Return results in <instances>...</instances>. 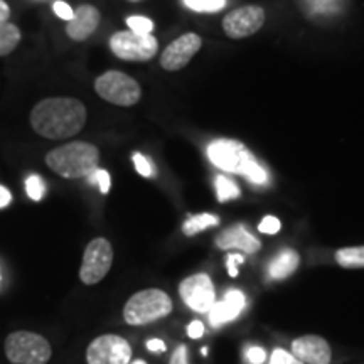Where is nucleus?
<instances>
[{
  "label": "nucleus",
  "mask_w": 364,
  "mask_h": 364,
  "mask_svg": "<svg viewBox=\"0 0 364 364\" xmlns=\"http://www.w3.org/2000/svg\"><path fill=\"white\" fill-rule=\"evenodd\" d=\"M130 364H147V363L142 361V359H136V361H130Z\"/></svg>",
  "instance_id": "obj_38"
},
{
  "label": "nucleus",
  "mask_w": 364,
  "mask_h": 364,
  "mask_svg": "<svg viewBox=\"0 0 364 364\" xmlns=\"http://www.w3.org/2000/svg\"><path fill=\"white\" fill-rule=\"evenodd\" d=\"M215 184H216L218 201H220V203L230 201V199H235V198H238V196H240L238 186H236L233 181H230L225 176H218Z\"/></svg>",
  "instance_id": "obj_21"
},
{
  "label": "nucleus",
  "mask_w": 364,
  "mask_h": 364,
  "mask_svg": "<svg viewBox=\"0 0 364 364\" xmlns=\"http://www.w3.org/2000/svg\"><path fill=\"white\" fill-rule=\"evenodd\" d=\"M280 220L275 216H265L258 225V230L265 235H275L280 231Z\"/></svg>",
  "instance_id": "obj_28"
},
{
  "label": "nucleus",
  "mask_w": 364,
  "mask_h": 364,
  "mask_svg": "<svg viewBox=\"0 0 364 364\" xmlns=\"http://www.w3.org/2000/svg\"><path fill=\"white\" fill-rule=\"evenodd\" d=\"M11 201H12L11 191H9L7 188H4V186H0V209L7 208L9 204H11Z\"/></svg>",
  "instance_id": "obj_36"
},
{
  "label": "nucleus",
  "mask_w": 364,
  "mask_h": 364,
  "mask_svg": "<svg viewBox=\"0 0 364 364\" xmlns=\"http://www.w3.org/2000/svg\"><path fill=\"white\" fill-rule=\"evenodd\" d=\"M100 24V12L93 6H81L73 14L68 22L66 33L73 41H85L97 31Z\"/></svg>",
  "instance_id": "obj_15"
},
{
  "label": "nucleus",
  "mask_w": 364,
  "mask_h": 364,
  "mask_svg": "<svg viewBox=\"0 0 364 364\" xmlns=\"http://www.w3.org/2000/svg\"><path fill=\"white\" fill-rule=\"evenodd\" d=\"M132 348L129 341L117 334H103L93 339L86 349L88 364H130Z\"/></svg>",
  "instance_id": "obj_9"
},
{
  "label": "nucleus",
  "mask_w": 364,
  "mask_h": 364,
  "mask_svg": "<svg viewBox=\"0 0 364 364\" xmlns=\"http://www.w3.org/2000/svg\"><path fill=\"white\" fill-rule=\"evenodd\" d=\"M100 150L88 142H71L46 156V166L65 179H81L98 169Z\"/></svg>",
  "instance_id": "obj_2"
},
{
  "label": "nucleus",
  "mask_w": 364,
  "mask_h": 364,
  "mask_svg": "<svg viewBox=\"0 0 364 364\" xmlns=\"http://www.w3.org/2000/svg\"><path fill=\"white\" fill-rule=\"evenodd\" d=\"M247 306V299L240 290H228L225 299L215 302V306L209 311V322L213 327L225 326L228 322L235 321Z\"/></svg>",
  "instance_id": "obj_14"
},
{
  "label": "nucleus",
  "mask_w": 364,
  "mask_h": 364,
  "mask_svg": "<svg viewBox=\"0 0 364 364\" xmlns=\"http://www.w3.org/2000/svg\"><path fill=\"white\" fill-rule=\"evenodd\" d=\"M95 90L108 103L118 107H132L142 97L140 85L122 71H107L95 81Z\"/></svg>",
  "instance_id": "obj_5"
},
{
  "label": "nucleus",
  "mask_w": 364,
  "mask_h": 364,
  "mask_svg": "<svg viewBox=\"0 0 364 364\" xmlns=\"http://www.w3.org/2000/svg\"><path fill=\"white\" fill-rule=\"evenodd\" d=\"M53 11L59 17V19L68 21V22L73 19V14H75V11H73V9L68 6L66 2H63V0H58V2H54Z\"/></svg>",
  "instance_id": "obj_30"
},
{
  "label": "nucleus",
  "mask_w": 364,
  "mask_h": 364,
  "mask_svg": "<svg viewBox=\"0 0 364 364\" xmlns=\"http://www.w3.org/2000/svg\"><path fill=\"white\" fill-rule=\"evenodd\" d=\"M208 157L209 161L215 164L216 167L233 172V174L245 176V172L248 171V167L253 162H257V159L253 157V154L245 147L243 144L238 140H215L208 145Z\"/></svg>",
  "instance_id": "obj_6"
},
{
  "label": "nucleus",
  "mask_w": 364,
  "mask_h": 364,
  "mask_svg": "<svg viewBox=\"0 0 364 364\" xmlns=\"http://www.w3.org/2000/svg\"><path fill=\"white\" fill-rule=\"evenodd\" d=\"M9 17H11V7L7 6L6 0H0V26L6 24Z\"/></svg>",
  "instance_id": "obj_37"
},
{
  "label": "nucleus",
  "mask_w": 364,
  "mask_h": 364,
  "mask_svg": "<svg viewBox=\"0 0 364 364\" xmlns=\"http://www.w3.org/2000/svg\"><path fill=\"white\" fill-rule=\"evenodd\" d=\"M243 262H245L243 255H240V253L228 255L226 267H228V273H230V277H238V265Z\"/></svg>",
  "instance_id": "obj_31"
},
{
  "label": "nucleus",
  "mask_w": 364,
  "mask_h": 364,
  "mask_svg": "<svg viewBox=\"0 0 364 364\" xmlns=\"http://www.w3.org/2000/svg\"><path fill=\"white\" fill-rule=\"evenodd\" d=\"M169 364H189V356H188V348L184 344H181L179 348L172 353L171 363Z\"/></svg>",
  "instance_id": "obj_33"
},
{
  "label": "nucleus",
  "mask_w": 364,
  "mask_h": 364,
  "mask_svg": "<svg viewBox=\"0 0 364 364\" xmlns=\"http://www.w3.org/2000/svg\"><path fill=\"white\" fill-rule=\"evenodd\" d=\"M188 334L189 338L193 339H199L201 336L204 334V324L201 321H193L191 324L188 326Z\"/></svg>",
  "instance_id": "obj_34"
},
{
  "label": "nucleus",
  "mask_w": 364,
  "mask_h": 364,
  "mask_svg": "<svg viewBox=\"0 0 364 364\" xmlns=\"http://www.w3.org/2000/svg\"><path fill=\"white\" fill-rule=\"evenodd\" d=\"M300 263V257L295 250H284L279 257L273 258L268 267V277L273 280H284L297 270Z\"/></svg>",
  "instance_id": "obj_17"
},
{
  "label": "nucleus",
  "mask_w": 364,
  "mask_h": 364,
  "mask_svg": "<svg viewBox=\"0 0 364 364\" xmlns=\"http://www.w3.org/2000/svg\"><path fill=\"white\" fill-rule=\"evenodd\" d=\"M309 11L312 14H334L341 11L339 0H306Z\"/></svg>",
  "instance_id": "obj_24"
},
{
  "label": "nucleus",
  "mask_w": 364,
  "mask_h": 364,
  "mask_svg": "<svg viewBox=\"0 0 364 364\" xmlns=\"http://www.w3.org/2000/svg\"><path fill=\"white\" fill-rule=\"evenodd\" d=\"M220 225V218L215 215H209V213H201V215L191 216L188 221L182 225V233L186 236H194L201 231L208 230V228Z\"/></svg>",
  "instance_id": "obj_19"
},
{
  "label": "nucleus",
  "mask_w": 364,
  "mask_h": 364,
  "mask_svg": "<svg viewBox=\"0 0 364 364\" xmlns=\"http://www.w3.org/2000/svg\"><path fill=\"white\" fill-rule=\"evenodd\" d=\"M336 262L343 268H364V247L338 250L336 252Z\"/></svg>",
  "instance_id": "obj_20"
},
{
  "label": "nucleus",
  "mask_w": 364,
  "mask_h": 364,
  "mask_svg": "<svg viewBox=\"0 0 364 364\" xmlns=\"http://www.w3.org/2000/svg\"><path fill=\"white\" fill-rule=\"evenodd\" d=\"M263 22H265L263 9L257 6H247L228 14L223 19V29L230 38L241 39L260 31Z\"/></svg>",
  "instance_id": "obj_11"
},
{
  "label": "nucleus",
  "mask_w": 364,
  "mask_h": 364,
  "mask_svg": "<svg viewBox=\"0 0 364 364\" xmlns=\"http://www.w3.org/2000/svg\"><path fill=\"white\" fill-rule=\"evenodd\" d=\"M265 358H267L265 349L258 348V346H253V348H250L248 351H247V359L250 361V364H262V363H265Z\"/></svg>",
  "instance_id": "obj_32"
},
{
  "label": "nucleus",
  "mask_w": 364,
  "mask_h": 364,
  "mask_svg": "<svg viewBox=\"0 0 364 364\" xmlns=\"http://www.w3.org/2000/svg\"><path fill=\"white\" fill-rule=\"evenodd\" d=\"M21 29L16 24L6 22L0 26V58L14 53V49L21 43Z\"/></svg>",
  "instance_id": "obj_18"
},
{
  "label": "nucleus",
  "mask_w": 364,
  "mask_h": 364,
  "mask_svg": "<svg viewBox=\"0 0 364 364\" xmlns=\"http://www.w3.org/2000/svg\"><path fill=\"white\" fill-rule=\"evenodd\" d=\"M132 159H134L135 169L140 176H144V177H154V176H156V167H154V164L150 162L147 157H144L142 154L135 152L134 156H132Z\"/></svg>",
  "instance_id": "obj_26"
},
{
  "label": "nucleus",
  "mask_w": 364,
  "mask_h": 364,
  "mask_svg": "<svg viewBox=\"0 0 364 364\" xmlns=\"http://www.w3.org/2000/svg\"><path fill=\"white\" fill-rule=\"evenodd\" d=\"M127 24H129L132 33L136 34H150L154 31V22L142 16L129 17V19H127Z\"/></svg>",
  "instance_id": "obj_25"
},
{
  "label": "nucleus",
  "mask_w": 364,
  "mask_h": 364,
  "mask_svg": "<svg viewBox=\"0 0 364 364\" xmlns=\"http://www.w3.org/2000/svg\"><path fill=\"white\" fill-rule=\"evenodd\" d=\"M292 356L302 364H329L331 346L321 336H302L292 343Z\"/></svg>",
  "instance_id": "obj_13"
},
{
  "label": "nucleus",
  "mask_w": 364,
  "mask_h": 364,
  "mask_svg": "<svg viewBox=\"0 0 364 364\" xmlns=\"http://www.w3.org/2000/svg\"><path fill=\"white\" fill-rule=\"evenodd\" d=\"M184 4L196 12H218L225 7L226 0H184Z\"/></svg>",
  "instance_id": "obj_23"
},
{
  "label": "nucleus",
  "mask_w": 364,
  "mask_h": 364,
  "mask_svg": "<svg viewBox=\"0 0 364 364\" xmlns=\"http://www.w3.org/2000/svg\"><path fill=\"white\" fill-rule=\"evenodd\" d=\"M172 312V300L164 290L147 289L127 300L124 318L130 326H145L167 317Z\"/></svg>",
  "instance_id": "obj_3"
},
{
  "label": "nucleus",
  "mask_w": 364,
  "mask_h": 364,
  "mask_svg": "<svg viewBox=\"0 0 364 364\" xmlns=\"http://www.w3.org/2000/svg\"><path fill=\"white\" fill-rule=\"evenodd\" d=\"M216 245L221 250H241L247 253H257L262 243L243 225L228 228L216 238Z\"/></svg>",
  "instance_id": "obj_16"
},
{
  "label": "nucleus",
  "mask_w": 364,
  "mask_h": 364,
  "mask_svg": "<svg viewBox=\"0 0 364 364\" xmlns=\"http://www.w3.org/2000/svg\"><path fill=\"white\" fill-rule=\"evenodd\" d=\"M110 48L115 56L125 61H149L157 54V39L150 34L122 31L112 36Z\"/></svg>",
  "instance_id": "obj_8"
},
{
  "label": "nucleus",
  "mask_w": 364,
  "mask_h": 364,
  "mask_svg": "<svg viewBox=\"0 0 364 364\" xmlns=\"http://www.w3.org/2000/svg\"><path fill=\"white\" fill-rule=\"evenodd\" d=\"M4 349L12 364H48L53 356L49 341L31 331H17L9 334Z\"/></svg>",
  "instance_id": "obj_4"
},
{
  "label": "nucleus",
  "mask_w": 364,
  "mask_h": 364,
  "mask_svg": "<svg viewBox=\"0 0 364 364\" xmlns=\"http://www.w3.org/2000/svg\"><path fill=\"white\" fill-rule=\"evenodd\" d=\"M179 294L186 306L199 314L209 312L216 302L215 285L206 273H196V275L182 280Z\"/></svg>",
  "instance_id": "obj_10"
},
{
  "label": "nucleus",
  "mask_w": 364,
  "mask_h": 364,
  "mask_svg": "<svg viewBox=\"0 0 364 364\" xmlns=\"http://www.w3.org/2000/svg\"><path fill=\"white\" fill-rule=\"evenodd\" d=\"M26 191L27 194H29V198L33 199V201H41V199L44 198L46 194V184H44V179L38 174H33L27 177L26 181Z\"/></svg>",
  "instance_id": "obj_22"
},
{
  "label": "nucleus",
  "mask_w": 364,
  "mask_h": 364,
  "mask_svg": "<svg viewBox=\"0 0 364 364\" xmlns=\"http://www.w3.org/2000/svg\"><path fill=\"white\" fill-rule=\"evenodd\" d=\"M147 349L150 353H164L166 351V343L162 339H150L147 341Z\"/></svg>",
  "instance_id": "obj_35"
},
{
  "label": "nucleus",
  "mask_w": 364,
  "mask_h": 364,
  "mask_svg": "<svg viewBox=\"0 0 364 364\" xmlns=\"http://www.w3.org/2000/svg\"><path fill=\"white\" fill-rule=\"evenodd\" d=\"M88 181L91 184H97L103 194H107L112 188V177L107 171L103 169H97L95 172H91L88 176Z\"/></svg>",
  "instance_id": "obj_27"
},
{
  "label": "nucleus",
  "mask_w": 364,
  "mask_h": 364,
  "mask_svg": "<svg viewBox=\"0 0 364 364\" xmlns=\"http://www.w3.org/2000/svg\"><path fill=\"white\" fill-rule=\"evenodd\" d=\"M203 41L198 34H184L166 48L161 56V65L167 71H179L201 49Z\"/></svg>",
  "instance_id": "obj_12"
},
{
  "label": "nucleus",
  "mask_w": 364,
  "mask_h": 364,
  "mask_svg": "<svg viewBox=\"0 0 364 364\" xmlns=\"http://www.w3.org/2000/svg\"><path fill=\"white\" fill-rule=\"evenodd\" d=\"M113 263V248L110 241L95 238L85 250L80 268V279L85 285H97L110 272Z\"/></svg>",
  "instance_id": "obj_7"
},
{
  "label": "nucleus",
  "mask_w": 364,
  "mask_h": 364,
  "mask_svg": "<svg viewBox=\"0 0 364 364\" xmlns=\"http://www.w3.org/2000/svg\"><path fill=\"white\" fill-rule=\"evenodd\" d=\"M268 364H302L299 359L292 356V353H287L285 349H275Z\"/></svg>",
  "instance_id": "obj_29"
},
{
  "label": "nucleus",
  "mask_w": 364,
  "mask_h": 364,
  "mask_svg": "<svg viewBox=\"0 0 364 364\" xmlns=\"http://www.w3.org/2000/svg\"><path fill=\"white\" fill-rule=\"evenodd\" d=\"M29 122L36 134L44 139H71L86 124V107L76 98H46L36 103Z\"/></svg>",
  "instance_id": "obj_1"
}]
</instances>
